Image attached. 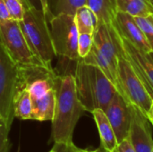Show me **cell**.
<instances>
[{
    "mask_svg": "<svg viewBox=\"0 0 153 152\" xmlns=\"http://www.w3.org/2000/svg\"><path fill=\"white\" fill-rule=\"evenodd\" d=\"M11 19L22 21L24 15V5L21 0H4Z\"/></svg>",
    "mask_w": 153,
    "mask_h": 152,
    "instance_id": "obj_23",
    "label": "cell"
},
{
    "mask_svg": "<svg viewBox=\"0 0 153 152\" xmlns=\"http://www.w3.org/2000/svg\"><path fill=\"white\" fill-rule=\"evenodd\" d=\"M117 12H122L133 17L148 16L153 13V8L148 0H117Z\"/></svg>",
    "mask_w": 153,
    "mask_h": 152,
    "instance_id": "obj_18",
    "label": "cell"
},
{
    "mask_svg": "<svg viewBox=\"0 0 153 152\" xmlns=\"http://www.w3.org/2000/svg\"><path fill=\"white\" fill-rule=\"evenodd\" d=\"M14 116L21 120H31L32 101L27 88L22 89L16 95L13 103Z\"/></svg>",
    "mask_w": 153,
    "mask_h": 152,
    "instance_id": "obj_19",
    "label": "cell"
},
{
    "mask_svg": "<svg viewBox=\"0 0 153 152\" xmlns=\"http://www.w3.org/2000/svg\"><path fill=\"white\" fill-rule=\"evenodd\" d=\"M86 5L94 12L99 24H114L117 13V0H86Z\"/></svg>",
    "mask_w": 153,
    "mask_h": 152,
    "instance_id": "obj_15",
    "label": "cell"
},
{
    "mask_svg": "<svg viewBox=\"0 0 153 152\" xmlns=\"http://www.w3.org/2000/svg\"><path fill=\"white\" fill-rule=\"evenodd\" d=\"M32 101L31 120L52 121L56 108V87L47 92L40 99Z\"/></svg>",
    "mask_w": 153,
    "mask_h": 152,
    "instance_id": "obj_14",
    "label": "cell"
},
{
    "mask_svg": "<svg viewBox=\"0 0 153 152\" xmlns=\"http://www.w3.org/2000/svg\"><path fill=\"white\" fill-rule=\"evenodd\" d=\"M79 148L75 146L74 142L65 143V142H54L53 147L48 152H77Z\"/></svg>",
    "mask_w": 153,
    "mask_h": 152,
    "instance_id": "obj_24",
    "label": "cell"
},
{
    "mask_svg": "<svg viewBox=\"0 0 153 152\" xmlns=\"http://www.w3.org/2000/svg\"><path fill=\"white\" fill-rule=\"evenodd\" d=\"M85 112L79 100L74 74L57 75L56 108L52 122L51 141L72 143L75 126Z\"/></svg>",
    "mask_w": 153,
    "mask_h": 152,
    "instance_id": "obj_1",
    "label": "cell"
},
{
    "mask_svg": "<svg viewBox=\"0 0 153 152\" xmlns=\"http://www.w3.org/2000/svg\"><path fill=\"white\" fill-rule=\"evenodd\" d=\"M0 42L18 65L46 66L31 51L19 21L9 19L0 22Z\"/></svg>",
    "mask_w": 153,
    "mask_h": 152,
    "instance_id": "obj_6",
    "label": "cell"
},
{
    "mask_svg": "<svg viewBox=\"0 0 153 152\" xmlns=\"http://www.w3.org/2000/svg\"><path fill=\"white\" fill-rule=\"evenodd\" d=\"M77 152H109V151H108L107 150H105V149L100 145L99 148H97V149H95V150H89V149H84V150H82V149H80V148H79V150H78V151Z\"/></svg>",
    "mask_w": 153,
    "mask_h": 152,
    "instance_id": "obj_29",
    "label": "cell"
},
{
    "mask_svg": "<svg viewBox=\"0 0 153 152\" xmlns=\"http://www.w3.org/2000/svg\"><path fill=\"white\" fill-rule=\"evenodd\" d=\"M105 113L113 127L118 144L129 135L131 125V108L125 99L117 92Z\"/></svg>",
    "mask_w": 153,
    "mask_h": 152,
    "instance_id": "obj_9",
    "label": "cell"
},
{
    "mask_svg": "<svg viewBox=\"0 0 153 152\" xmlns=\"http://www.w3.org/2000/svg\"><path fill=\"white\" fill-rule=\"evenodd\" d=\"M25 87L22 68L9 56L0 42V125L10 131L14 116L17 93Z\"/></svg>",
    "mask_w": 153,
    "mask_h": 152,
    "instance_id": "obj_3",
    "label": "cell"
},
{
    "mask_svg": "<svg viewBox=\"0 0 153 152\" xmlns=\"http://www.w3.org/2000/svg\"><path fill=\"white\" fill-rule=\"evenodd\" d=\"M94 46L108 60L117 72V64L120 56L126 55L122 39L114 24L100 23L93 34Z\"/></svg>",
    "mask_w": 153,
    "mask_h": 152,
    "instance_id": "obj_8",
    "label": "cell"
},
{
    "mask_svg": "<svg viewBox=\"0 0 153 152\" xmlns=\"http://www.w3.org/2000/svg\"><path fill=\"white\" fill-rule=\"evenodd\" d=\"M149 1V3L151 4V5H152V7L153 8V0H148Z\"/></svg>",
    "mask_w": 153,
    "mask_h": 152,
    "instance_id": "obj_31",
    "label": "cell"
},
{
    "mask_svg": "<svg viewBox=\"0 0 153 152\" xmlns=\"http://www.w3.org/2000/svg\"><path fill=\"white\" fill-rule=\"evenodd\" d=\"M11 19L7 7L5 5L4 0H0V22Z\"/></svg>",
    "mask_w": 153,
    "mask_h": 152,
    "instance_id": "obj_26",
    "label": "cell"
},
{
    "mask_svg": "<svg viewBox=\"0 0 153 152\" xmlns=\"http://www.w3.org/2000/svg\"><path fill=\"white\" fill-rule=\"evenodd\" d=\"M82 61L88 65H94L99 67L105 74L106 76L113 82V84L116 86L117 85V70L111 65V64L108 62V60L100 52V50L94 46L90 51V53L84 57L82 58Z\"/></svg>",
    "mask_w": 153,
    "mask_h": 152,
    "instance_id": "obj_16",
    "label": "cell"
},
{
    "mask_svg": "<svg viewBox=\"0 0 153 152\" xmlns=\"http://www.w3.org/2000/svg\"><path fill=\"white\" fill-rule=\"evenodd\" d=\"M131 108L129 139L137 152H153V139L149 118L135 106Z\"/></svg>",
    "mask_w": 153,
    "mask_h": 152,
    "instance_id": "obj_10",
    "label": "cell"
},
{
    "mask_svg": "<svg viewBox=\"0 0 153 152\" xmlns=\"http://www.w3.org/2000/svg\"><path fill=\"white\" fill-rule=\"evenodd\" d=\"M114 26L122 38L127 39L147 54L152 52L151 46L141 28L135 22L134 17L126 13L117 12Z\"/></svg>",
    "mask_w": 153,
    "mask_h": 152,
    "instance_id": "obj_12",
    "label": "cell"
},
{
    "mask_svg": "<svg viewBox=\"0 0 153 152\" xmlns=\"http://www.w3.org/2000/svg\"><path fill=\"white\" fill-rule=\"evenodd\" d=\"M118 152H137L134 148L129 137H126L124 141H122L117 146Z\"/></svg>",
    "mask_w": 153,
    "mask_h": 152,
    "instance_id": "obj_25",
    "label": "cell"
},
{
    "mask_svg": "<svg viewBox=\"0 0 153 152\" xmlns=\"http://www.w3.org/2000/svg\"><path fill=\"white\" fill-rule=\"evenodd\" d=\"M53 47L56 55L71 61L80 59L78 54L79 32L75 24L74 15L59 13L48 22Z\"/></svg>",
    "mask_w": 153,
    "mask_h": 152,
    "instance_id": "obj_7",
    "label": "cell"
},
{
    "mask_svg": "<svg viewBox=\"0 0 153 152\" xmlns=\"http://www.w3.org/2000/svg\"><path fill=\"white\" fill-rule=\"evenodd\" d=\"M24 8L23 18L19 23L28 45L46 66L52 67V60L56 55L53 47L48 21L43 10L33 7Z\"/></svg>",
    "mask_w": 153,
    "mask_h": 152,
    "instance_id": "obj_4",
    "label": "cell"
},
{
    "mask_svg": "<svg viewBox=\"0 0 153 152\" xmlns=\"http://www.w3.org/2000/svg\"><path fill=\"white\" fill-rule=\"evenodd\" d=\"M24 7H33L36 9H42V4L40 0H21Z\"/></svg>",
    "mask_w": 153,
    "mask_h": 152,
    "instance_id": "obj_27",
    "label": "cell"
},
{
    "mask_svg": "<svg viewBox=\"0 0 153 152\" xmlns=\"http://www.w3.org/2000/svg\"><path fill=\"white\" fill-rule=\"evenodd\" d=\"M134 19L147 39L153 53V13L148 16L134 17Z\"/></svg>",
    "mask_w": 153,
    "mask_h": 152,
    "instance_id": "obj_21",
    "label": "cell"
},
{
    "mask_svg": "<svg viewBox=\"0 0 153 152\" xmlns=\"http://www.w3.org/2000/svg\"><path fill=\"white\" fill-rule=\"evenodd\" d=\"M93 34L79 33L78 36V54L80 58H84L93 47Z\"/></svg>",
    "mask_w": 153,
    "mask_h": 152,
    "instance_id": "obj_22",
    "label": "cell"
},
{
    "mask_svg": "<svg viewBox=\"0 0 153 152\" xmlns=\"http://www.w3.org/2000/svg\"><path fill=\"white\" fill-rule=\"evenodd\" d=\"M121 39L126 57L142 81L145 83L149 93L153 98V58L151 54L143 52L122 37Z\"/></svg>",
    "mask_w": 153,
    "mask_h": 152,
    "instance_id": "obj_11",
    "label": "cell"
},
{
    "mask_svg": "<svg viewBox=\"0 0 153 152\" xmlns=\"http://www.w3.org/2000/svg\"><path fill=\"white\" fill-rule=\"evenodd\" d=\"M74 21L79 33L94 34L99 20L94 12L87 5L79 7L74 13Z\"/></svg>",
    "mask_w": 153,
    "mask_h": 152,
    "instance_id": "obj_17",
    "label": "cell"
},
{
    "mask_svg": "<svg viewBox=\"0 0 153 152\" xmlns=\"http://www.w3.org/2000/svg\"><path fill=\"white\" fill-rule=\"evenodd\" d=\"M150 54H151V56H152V58H153V53H152V52H151Z\"/></svg>",
    "mask_w": 153,
    "mask_h": 152,
    "instance_id": "obj_33",
    "label": "cell"
},
{
    "mask_svg": "<svg viewBox=\"0 0 153 152\" xmlns=\"http://www.w3.org/2000/svg\"><path fill=\"white\" fill-rule=\"evenodd\" d=\"M48 4L53 16L59 13L74 15L79 7L86 5V0H48Z\"/></svg>",
    "mask_w": 153,
    "mask_h": 152,
    "instance_id": "obj_20",
    "label": "cell"
},
{
    "mask_svg": "<svg viewBox=\"0 0 153 152\" xmlns=\"http://www.w3.org/2000/svg\"><path fill=\"white\" fill-rule=\"evenodd\" d=\"M117 90L129 105L137 107L147 117L149 116L152 111L153 98L126 55L120 56L118 59Z\"/></svg>",
    "mask_w": 153,
    "mask_h": 152,
    "instance_id": "obj_5",
    "label": "cell"
},
{
    "mask_svg": "<svg viewBox=\"0 0 153 152\" xmlns=\"http://www.w3.org/2000/svg\"><path fill=\"white\" fill-rule=\"evenodd\" d=\"M76 91L80 102L87 112L105 111L117 92L116 86L97 66L88 65L82 58L76 61L74 72Z\"/></svg>",
    "mask_w": 153,
    "mask_h": 152,
    "instance_id": "obj_2",
    "label": "cell"
},
{
    "mask_svg": "<svg viewBox=\"0 0 153 152\" xmlns=\"http://www.w3.org/2000/svg\"><path fill=\"white\" fill-rule=\"evenodd\" d=\"M41 1V4H42V9H43V12L46 15V18L47 20L49 22V20L53 17V14L51 13L49 8H48V0H40Z\"/></svg>",
    "mask_w": 153,
    "mask_h": 152,
    "instance_id": "obj_28",
    "label": "cell"
},
{
    "mask_svg": "<svg viewBox=\"0 0 153 152\" xmlns=\"http://www.w3.org/2000/svg\"><path fill=\"white\" fill-rule=\"evenodd\" d=\"M152 109H153V101H152Z\"/></svg>",
    "mask_w": 153,
    "mask_h": 152,
    "instance_id": "obj_34",
    "label": "cell"
},
{
    "mask_svg": "<svg viewBox=\"0 0 153 152\" xmlns=\"http://www.w3.org/2000/svg\"><path fill=\"white\" fill-rule=\"evenodd\" d=\"M96 125L98 127L100 138V145L107 150L108 151H114L117 146L118 142L116 138L113 127L105 113L102 109H95L91 112Z\"/></svg>",
    "mask_w": 153,
    "mask_h": 152,
    "instance_id": "obj_13",
    "label": "cell"
},
{
    "mask_svg": "<svg viewBox=\"0 0 153 152\" xmlns=\"http://www.w3.org/2000/svg\"><path fill=\"white\" fill-rule=\"evenodd\" d=\"M112 152H118V151H117V149H116V150H115L114 151H112Z\"/></svg>",
    "mask_w": 153,
    "mask_h": 152,
    "instance_id": "obj_32",
    "label": "cell"
},
{
    "mask_svg": "<svg viewBox=\"0 0 153 152\" xmlns=\"http://www.w3.org/2000/svg\"><path fill=\"white\" fill-rule=\"evenodd\" d=\"M148 118H149V120H150L151 124L153 125V109H152V111H151V113H150V115H149Z\"/></svg>",
    "mask_w": 153,
    "mask_h": 152,
    "instance_id": "obj_30",
    "label": "cell"
}]
</instances>
